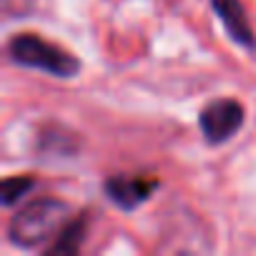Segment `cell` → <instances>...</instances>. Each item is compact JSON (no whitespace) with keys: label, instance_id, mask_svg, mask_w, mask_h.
<instances>
[{"label":"cell","instance_id":"1","mask_svg":"<svg viewBox=\"0 0 256 256\" xmlns=\"http://www.w3.org/2000/svg\"><path fill=\"white\" fill-rule=\"evenodd\" d=\"M68 221V204L58 198H38L23 206L8 226V236L20 248H36L58 236Z\"/></svg>","mask_w":256,"mask_h":256},{"label":"cell","instance_id":"2","mask_svg":"<svg viewBox=\"0 0 256 256\" xmlns=\"http://www.w3.org/2000/svg\"><path fill=\"white\" fill-rule=\"evenodd\" d=\"M8 53L18 66L46 70V73L58 76V78H73L80 70V63L70 53L60 50L58 46H53V43H48V40H43L33 33L16 36L8 46Z\"/></svg>","mask_w":256,"mask_h":256},{"label":"cell","instance_id":"3","mask_svg":"<svg viewBox=\"0 0 256 256\" xmlns=\"http://www.w3.org/2000/svg\"><path fill=\"white\" fill-rule=\"evenodd\" d=\"M198 126L208 144H224L244 126V108L231 98L214 100L201 110Z\"/></svg>","mask_w":256,"mask_h":256},{"label":"cell","instance_id":"4","mask_svg":"<svg viewBox=\"0 0 256 256\" xmlns=\"http://www.w3.org/2000/svg\"><path fill=\"white\" fill-rule=\"evenodd\" d=\"M156 188L158 181L148 176H113L106 181V196L126 211H134L136 206L148 201Z\"/></svg>","mask_w":256,"mask_h":256},{"label":"cell","instance_id":"5","mask_svg":"<svg viewBox=\"0 0 256 256\" xmlns=\"http://www.w3.org/2000/svg\"><path fill=\"white\" fill-rule=\"evenodd\" d=\"M211 6L221 20V26L226 28V33L244 48L254 50L256 48V38H254V30L248 26V18H246V10L238 0H211Z\"/></svg>","mask_w":256,"mask_h":256},{"label":"cell","instance_id":"6","mask_svg":"<svg viewBox=\"0 0 256 256\" xmlns=\"http://www.w3.org/2000/svg\"><path fill=\"white\" fill-rule=\"evenodd\" d=\"M83 234H86V221H73V224H66V228L56 236V244L48 246V254H76L80 241H83Z\"/></svg>","mask_w":256,"mask_h":256},{"label":"cell","instance_id":"7","mask_svg":"<svg viewBox=\"0 0 256 256\" xmlns=\"http://www.w3.org/2000/svg\"><path fill=\"white\" fill-rule=\"evenodd\" d=\"M36 186L33 178H23V176H16V178H6L3 181V204L6 206H13L18 204L30 188Z\"/></svg>","mask_w":256,"mask_h":256},{"label":"cell","instance_id":"8","mask_svg":"<svg viewBox=\"0 0 256 256\" xmlns=\"http://www.w3.org/2000/svg\"><path fill=\"white\" fill-rule=\"evenodd\" d=\"M28 8V0H3V13L6 16H20Z\"/></svg>","mask_w":256,"mask_h":256}]
</instances>
